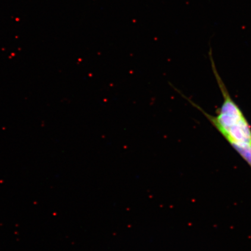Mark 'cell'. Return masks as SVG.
<instances>
[{"mask_svg": "<svg viewBox=\"0 0 251 251\" xmlns=\"http://www.w3.org/2000/svg\"><path fill=\"white\" fill-rule=\"evenodd\" d=\"M209 57L211 61L213 74L224 99L221 108L219 109L216 115L213 116L208 114L201 106L183 95V94L179 92L176 88L174 86H172V87L205 115L213 126L224 136L229 144L242 157L251 168V126L239 106L231 98L227 87L220 76L213 57L211 46H210Z\"/></svg>", "mask_w": 251, "mask_h": 251, "instance_id": "obj_1", "label": "cell"}]
</instances>
